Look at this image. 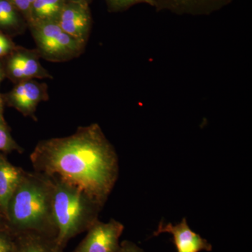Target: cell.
I'll use <instances>...</instances> for the list:
<instances>
[{
    "mask_svg": "<svg viewBox=\"0 0 252 252\" xmlns=\"http://www.w3.org/2000/svg\"><path fill=\"white\" fill-rule=\"evenodd\" d=\"M30 159L34 171L75 186L103 207L119 177L117 152L97 124L39 141Z\"/></svg>",
    "mask_w": 252,
    "mask_h": 252,
    "instance_id": "obj_1",
    "label": "cell"
},
{
    "mask_svg": "<svg viewBox=\"0 0 252 252\" xmlns=\"http://www.w3.org/2000/svg\"><path fill=\"white\" fill-rule=\"evenodd\" d=\"M54 191L52 177L25 170L5 214L12 234L34 232L56 238Z\"/></svg>",
    "mask_w": 252,
    "mask_h": 252,
    "instance_id": "obj_2",
    "label": "cell"
},
{
    "mask_svg": "<svg viewBox=\"0 0 252 252\" xmlns=\"http://www.w3.org/2000/svg\"><path fill=\"white\" fill-rule=\"evenodd\" d=\"M52 178L56 241L64 249L71 239L87 231L98 220L103 206L75 186Z\"/></svg>",
    "mask_w": 252,
    "mask_h": 252,
    "instance_id": "obj_3",
    "label": "cell"
},
{
    "mask_svg": "<svg viewBox=\"0 0 252 252\" xmlns=\"http://www.w3.org/2000/svg\"><path fill=\"white\" fill-rule=\"evenodd\" d=\"M39 56L49 62H65L76 59L84 51L85 44L63 31L57 22L28 25Z\"/></svg>",
    "mask_w": 252,
    "mask_h": 252,
    "instance_id": "obj_4",
    "label": "cell"
},
{
    "mask_svg": "<svg viewBox=\"0 0 252 252\" xmlns=\"http://www.w3.org/2000/svg\"><path fill=\"white\" fill-rule=\"evenodd\" d=\"M124 230V225L114 219L107 223L97 220L72 252H117Z\"/></svg>",
    "mask_w": 252,
    "mask_h": 252,
    "instance_id": "obj_5",
    "label": "cell"
},
{
    "mask_svg": "<svg viewBox=\"0 0 252 252\" xmlns=\"http://www.w3.org/2000/svg\"><path fill=\"white\" fill-rule=\"evenodd\" d=\"M36 50L15 49L7 63L10 77L17 84L34 79H53V76L39 62Z\"/></svg>",
    "mask_w": 252,
    "mask_h": 252,
    "instance_id": "obj_6",
    "label": "cell"
},
{
    "mask_svg": "<svg viewBox=\"0 0 252 252\" xmlns=\"http://www.w3.org/2000/svg\"><path fill=\"white\" fill-rule=\"evenodd\" d=\"M57 23L63 31L86 45L93 23L89 5L66 1Z\"/></svg>",
    "mask_w": 252,
    "mask_h": 252,
    "instance_id": "obj_7",
    "label": "cell"
},
{
    "mask_svg": "<svg viewBox=\"0 0 252 252\" xmlns=\"http://www.w3.org/2000/svg\"><path fill=\"white\" fill-rule=\"evenodd\" d=\"M10 104L24 117L36 120L38 105L49 99L48 86L45 83L32 80L18 83L8 95Z\"/></svg>",
    "mask_w": 252,
    "mask_h": 252,
    "instance_id": "obj_8",
    "label": "cell"
},
{
    "mask_svg": "<svg viewBox=\"0 0 252 252\" xmlns=\"http://www.w3.org/2000/svg\"><path fill=\"white\" fill-rule=\"evenodd\" d=\"M163 233L172 235L177 252L212 251L211 244L190 229L185 218L177 225L165 224L163 222H160L157 230L154 233V236H158Z\"/></svg>",
    "mask_w": 252,
    "mask_h": 252,
    "instance_id": "obj_9",
    "label": "cell"
},
{
    "mask_svg": "<svg viewBox=\"0 0 252 252\" xmlns=\"http://www.w3.org/2000/svg\"><path fill=\"white\" fill-rule=\"evenodd\" d=\"M233 0H155L158 10L180 15H209L223 9Z\"/></svg>",
    "mask_w": 252,
    "mask_h": 252,
    "instance_id": "obj_10",
    "label": "cell"
},
{
    "mask_svg": "<svg viewBox=\"0 0 252 252\" xmlns=\"http://www.w3.org/2000/svg\"><path fill=\"white\" fill-rule=\"evenodd\" d=\"M14 236L12 252H64V249L56 238L34 232L17 233Z\"/></svg>",
    "mask_w": 252,
    "mask_h": 252,
    "instance_id": "obj_11",
    "label": "cell"
},
{
    "mask_svg": "<svg viewBox=\"0 0 252 252\" xmlns=\"http://www.w3.org/2000/svg\"><path fill=\"white\" fill-rule=\"evenodd\" d=\"M25 170L0 155V208L6 214L8 204L21 182Z\"/></svg>",
    "mask_w": 252,
    "mask_h": 252,
    "instance_id": "obj_12",
    "label": "cell"
},
{
    "mask_svg": "<svg viewBox=\"0 0 252 252\" xmlns=\"http://www.w3.org/2000/svg\"><path fill=\"white\" fill-rule=\"evenodd\" d=\"M66 0H35L32 6L28 25L42 22H57Z\"/></svg>",
    "mask_w": 252,
    "mask_h": 252,
    "instance_id": "obj_13",
    "label": "cell"
},
{
    "mask_svg": "<svg viewBox=\"0 0 252 252\" xmlns=\"http://www.w3.org/2000/svg\"><path fill=\"white\" fill-rule=\"evenodd\" d=\"M28 26L23 15L10 0H0V28L16 32L24 31Z\"/></svg>",
    "mask_w": 252,
    "mask_h": 252,
    "instance_id": "obj_14",
    "label": "cell"
},
{
    "mask_svg": "<svg viewBox=\"0 0 252 252\" xmlns=\"http://www.w3.org/2000/svg\"><path fill=\"white\" fill-rule=\"evenodd\" d=\"M107 9L113 13L127 11L132 6L140 4H148L155 7V0H104Z\"/></svg>",
    "mask_w": 252,
    "mask_h": 252,
    "instance_id": "obj_15",
    "label": "cell"
},
{
    "mask_svg": "<svg viewBox=\"0 0 252 252\" xmlns=\"http://www.w3.org/2000/svg\"><path fill=\"white\" fill-rule=\"evenodd\" d=\"M0 151L23 152V149L21 148L11 137L5 125H0Z\"/></svg>",
    "mask_w": 252,
    "mask_h": 252,
    "instance_id": "obj_16",
    "label": "cell"
},
{
    "mask_svg": "<svg viewBox=\"0 0 252 252\" xmlns=\"http://www.w3.org/2000/svg\"><path fill=\"white\" fill-rule=\"evenodd\" d=\"M14 236L8 228L0 229V252H12Z\"/></svg>",
    "mask_w": 252,
    "mask_h": 252,
    "instance_id": "obj_17",
    "label": "cell"
},
{
    "mask_svg": "<svg viewBox=\"0 0 252 252\" xmlns=\"http://www.w3.org/2000/svg\"><path fill=\"white\" fill-rule=\"evenodd\" d=\"M18 11L23 15L28 24L31 18L32 6L35 0H10Z\"/></svg>",
    "mask_w": 252,
    "mask_h": 252,
    "instance_id": "obj_18",
    "label": "cell"
},
{
    "mask_svg": "<svg viewBox=\"0 0 252 252\" xmlns=\"http://www.w3.org/2000/svg\"><path fill=\"white\" fill-rule=\"evenodd\" d=\"M15 49L14 44L7 36L0 33V57L12 52Z\"/></svg>",
    "mask_w": 252,
    "mask_h": 252,
    "instance_id": "obj_19",
    "label": "cell"
},
{
    "mask_svg": "<svg viewBox=\"0 0 252 252\" xmlns=\"http://www.w3.org/2000/svg\"><path fill=\"white\" fill-rule=\"evenodd\" d=\"M117 252H144V251L142 249L137 246L135 244L125 240V241L121 243L120 248H119Z\"/></svg>",
    "mask_w": 252,
    "mask_h": 252,
    "instance_id": "obj_20",
    "label": "cell"
},
{
    "mask_svg": "<svg viewBox=\"0 0 252 252\" xmlns=\"http://www.w3.org/2000/svg\"><path fill=\"white\" fill-rule=\"evenodd\" d=\"M66 1H70V2L82 3V4L90 5L92 0H66Z\"/></svg>",
    "mask_w": 252,
    "mask_h": 252,
    "instance_id": "obj_21",
    "label": "cell"
},
{
    "mask_svg": "<svg viewBox=\"0 0 252 252\" xmlns=\"http://www.w3.org/2000/svg\"><path fill=\"white\" fill-rule=\"evenodd\" d=\"M1 104H0V125H5L4 119L2 117V109H1Z\"/></svg>",
    "mask_w": 252,
    "mask_h": 252,
    "instance_id": "obj_22",
    "label": "cell"
},
{
    "mask_svg": "<svg viewBox=\"0 0 252 252\" xmlns=\"http://www.w3.org/2000/svg\"><path fill=\"white\" fill-rule=\"evenodd\" d=\"M0 216L6 217V216H5L4 212H3V210H1V208H0Z\"/></svg>",
    "mask_w": 252,
    "mask_h": 252,
    "instance_id": "obj_23",
    "label": "cell"
},
{
    "mask_svg": "<svg viewBox=\"0 0 252 252\" xmlns=\"http://www.w3.org/2000/svg\"><path fill=\"white\" fill-rule=\"evenodd\" d=\"M3 73L2 70H1V67H0V81H1V79H2Z\"/></svg>",
    "mask_w": 252,
    "mask_h": 252,
    "instance_id": "obj_24",
    "label": "cell"
},
{
    "mask_svg": "<svg viewBox=\"0 0 252 252\" xmlns=\"http://www.w3.org/2000/svg\"><path fill=\"white\" fill-rule=\"evenodd\" d=\"M0 104H1V97H0Z\"/></svg>",
    "mask_w": 252,
    "mask_h": 252,
    "instance_id": "obj_25",
    "label": "cell"
}]
</instances>
